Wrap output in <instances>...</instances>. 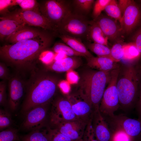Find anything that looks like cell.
<instances>
[{
    "label": "cell",
    "mask_w": 141,
    "mask_h": 141,
    "mask_svg": "<svg viewBox=\"0 0 141 141\" xmlns=\"http://www.w3.org/2000/svg\"><path fill=\"white\" fill-rule=\"evenodd\" d=\"M139 109L140 113L141 115V91L140 92V99L139 101Z\"/></svg>",
    "instance_id": "43"
},
{
    "label": "cell",
    "mask_w": 141,
    "mask_h": 141,
    "mask_svg": "<svg viewBox=\"0 0 141 141\" xmlns=\"http://www.w3.org/2000/svg\"><path fill=\"white\" fill-rule=\"evenodd\" d=\"M110 72L90 71L86 73L83 77L78 95L91 104L93 111H99L105 89L109 81Z\"/></svg>",
    "instance_id": "3"
},
{
    "label": "cell",
    "mask_w": 141,
    "mask_h": 141,
    "mask_svg": "<svg viewBox=\"0 0 141 141\" xmlns=\"http://www.w3.org/2000/svg\"><path fill=\"white\" fill-rule=\"evenodd\" d=\"M2 17L16 20L26 25L57 31V28L41 13L40 10L24 11L21 9L11 12H7Z\"/></svg>",
    "instance_id": "6"
},
{
    "label": "cell",
    "mask_w": 141,
    "mask_h": 141,
    "mask_svg": "<svg viewBox=\"0 0 141 141\" xmlns=\"http://www.w3.org/2000/svg\"><path fill=\"white\" fill-rule=\"evenodd\" d=\"M0 37L1 40L8 38L13 33L26 25L12 19L0 17Z\"/></svg>",
    "instance_id": "19"
},
{
    "label": "cell",
    "mask_w": 141,
    "mask_h": 141,
    "mask_svg": "<svg viewBox=\"0 0 141 141\" xmlns=\"http://www.w3.org/2000/svg\"><path fill=\"white\" fill-rule=\"evenodd\" d=\"M111 0H97L94 4L92 12V16L96 20L101 15L102 12L104 10L106 7Z\"/></svg>",
    "instance_id": "32"
},
{
    "label": "cell",
    "mask_w": 141,
    "mask_h": 141,
    "mask_svg": "<svg viewBox=\"0 0 141 141\" xmlns=\"http://www.w3.org/2000/svg\"><path fill=\"white\" fill-rule=\"evenodd\" d=\"M41 13L57 28L62 21L71 13L68 1L49 0L39 5Z\"/></svg>",
    "instance_id": "7"
},
{
    "label": "cell",
    "mask_w": 141,
    "mask_h": 141,
    "mask_svg": "<svg viewBox=\"0 0 141 141\" xmlns=\"http://www.w3.org/2000/svg\"><path fill=\"white\" fill-rule=\"evenodd\" d=\"M131 0H119L118 2L119 8L121 11L122 15L126 8L131 2Z\"/></svg>",
    "instance_id": "40"
},
{
    "label": "cell",
    "mask_w": 141,
    "mask_h": 141,
    "mask_svg": "<svg viewBox=\"0 0 141 141\" xmlns=\"http://www.w3.org/2000/svg\"><path fill=\"white\" fill-rule=\"evenodd\" d=\"M140 68L141 69V65L140 66Z\"/></svg>",
    "instance_id": "46"
},
{
    "label": "cell",
    "mask_w": 141,
    "mask_h": 141,
    "mask_svg": "<svg viewBox=\"0 0 141 141\" xmlns=\"http://www.w3.org/2000/svg\"><path fill=\"white\" fill-rule=\"evenodd\" d=\"M26 26L13 33L6 38V40L14 44L21 40L34 38L43 34L38 30Z\"/></svg>",
    "instance_id": "20"
},
{
    "label": "cell",
    "mask_w": 141,
    "mask_h": 141,
    "mask_svg": "<svg viewBox=\"0 0 141 141\" xmlns=\"http://www.w3.org/2000/svg\"><path fill=\"white\" fill-rule=\"evenodd\" d=\"M49 104L38 106L28 111L25 115L21 128L31 131L40 130L44 126L47 120Z\"/></svg>",
    "instance_id": "10"
},
{
    "label": "cell",
    "mask_w": 141,
    "mask_h": 141,
    "mask_svg": "<svg viewBox=\"0 0 141 141\" xmlns=\"http://www.w3.org/2000/svg\"><path fill=\"white\" fill-rule=\"evenodd\" d=\"M124 129L125 133L131 136L138 135L141 131V124L138 120L132 119H128L123 124Z\"/></svg>",
    "instance_id": "23"
},
{
    "label": "cell",
    "mask_w": 141,
    "mask_h": 141,
    "mask_svg": "<svg viewBox=\"0 0 141 141\" xmlns=\"http://www.w3.org/2000/svg\"><path fill=\"white\" fill-rule=\"evenodd\" d=\"M87 47L97 56L107 57L112 59L111 55L110 49L108 46L93 43H88L87 44Z\"/></svg>",
    "instance_id": "25"
},
{
    "label": "cell",
    "mask_w": 141,
    "mask_h": 141,
    "mask_svg": "<svg viewBox=\"0 0 141 141\" xmlns=\"http://www.w3.org/2000/svg\"><path fill=\"white\" fill-rule=\"evenodd\" d=\"M24 84L22 80L17 76L9 79V104L12 111L17 108L22 97L24 90Z\"/></svg>",
    "instance_id": "15"
},
{
    "label": "cell",
    "mask_w": 141,
    "mask_h": 141,
    "mask_svg": "<svg viewBox=\"0 0 141 141\" xmlns=\"http://www.w3.org/2000/svg\"><path fill=\"white\" fill-rule=\"evenodd\" d=\"M78 95L79 99L74 96L68 99L72 111L77 119L87 124L91 119L93 112V108L90 103Z\"/></svg>",
    "instance_id": "14"
},
{
    "label": "cell",
    "mask_w": 141,
    "mask_h": 141,
    "mask_svg": "<svg viewBox=\"0 0 141 141\" xmlns=\"http://www.w3.org/2000/svg\"><path fill=\"white\" fill-rule=\"evenodd\" d=\"M21 141H49L44 130H37L31 131L21 137Z\"/></svg>",
    "instance_id": "29"
},
{
    "label": "cell",
    "mask_w": 141,
    "mask_h": 141,
    "mask_svg": "<svg viewBox=\"0 0 141 141\" xmlns=\"http://www.w3.org/2000/svg\"><path fill=\"white\" fill-rule=\"evenodd\" d=\"M138 69L133 65L125 67L118 77L117 88L119 102L127 105L131 104L136 97L140 79Z\"/></svg>",
    "instance_id": "4"
},
{
    "label": "cell",
    "mask_w": 141,
    "mask_h": 141,
    "mask_svg": "<svg viewBox=\"0 0 141 141\" xmlns=\"http://www.w3.org/2000/svg\"><path fill=\"white\" fill-rule=\"evenodd\" d=\"M120 69L118 67L110 72L108 84L100 104V112L107 113L112 111L117 107L119 102L117 83Z\"/></svg>",
    "instance_id": "8"
},
{
    "label": "cell",
    "mask_w": 141,
    "mask_h": 141,
    "mask_svg": "<svg viewBox=\"0 0 141 141\" xmlns=\"http://www.w3.org/2000/svg\"><path fill=\"white\" fill-rule=\"evenodd\" d=\"M52 49L55 53H63L70 57L81 56L86 57L84 55L75 51L67 45L62 43L55 44Z\"/></svg>",
    "instance_id": "28"
},
{
    "label": "cell",
    "mask_w": 141,
    "mask_h": 141,
    "mask_svg": "<svg viewBox=\"0 0 141 141\" xmlns=\"http://www.w3.org/2000/svg\"><path fill=\"white\" fill-rule=\"evenodd\" d=\"M89 27L87 38L93 43L104 45L108 46L107 37L103 33L98 25L93 20L89 22Z\"/></svg>",
    "instance_id": "21"
},
{
    "label": "cell",
    "mask_w": 141,
    "mask_h": 141,
    "mask_svg": "<svg viewBox=\"0 0 141 141\" xmlns=\"http://www.w3.org/2000/svg\"><path fill=\"white\" fill-rule=\"evenodd\" d=\"M77 56L69 57L57 60L45 65L49 70L58 72H63L78 67L80 62Z\"/></svg>",
    "instance_id": "16"
},
{
    "label": "cell",
    "mask_w": 141,
    "mask_h": 141,
    "mask_svg": "<svg viewBox=\"0 0 141 141\" xmlns=\"http://www.w3.org/2000/svg\"><path fill=\"white\" fill-rule=\"evenodd\" d=\"M51 40L43 34L34 38L19 41L0 47L1 58L9 64L20 68L31 67L50 45Z\"/></svg>",
    "instance_id": "1"
},
{
    "label": "cell",
    "mask_w": 141,
    "mask_h": 141,
    "mask_svg": "<svg viewBox=\"0 0 141 141\" xmlns=\"http://www.w3.org/2000/svg\"><path fill=\"white\" fill-rule=\"evenodd\" d=\"M32 74L22 108L24 115L34 107L49 103L57 90V82L54 78L41 72Z\"/></svg>",
    "instance_id": "2"
},
{
    "label": "cell",
    "mask_w": 141,
    "mask_h": 141,
    "mask_svg": "<svg viewBox=\"0 0 141 141\" xmlns=\"http://www.w3.org/2000/svg\"><path fill=\"white\" fill-rule=\"evenodd\" d=\"M95 136L90 120L87 125L83 138L85 141H99L95 138Z\"/></svg>",
    "instance_id": "36"
},
{
    "label": "cell",
    "mask_w": 141,
    "mask_h": 141,
    "mask_svg": "<svg viewBox=\"0 0 141 141\" xmlns=\"http://www.w3.org/2000/svg\"><path fill=\"white\" fill-rule=\"evenodd\" d=\"M9 74L7 68L5 64L2 62L0 63V78L4 80L9 79Z\"/></svg>",
    "instance_id": "39"
},
{
    "label": "cell",
    "mask_w": 141,
    "mask_h": 141,
    "mask_svg": "<svg viewBox=\"0 0 141 141\" xmlns=\"http://www.w3.org/2000/svg\"><path fill=\"white\" fill-rule=\"evenodd\" d=\"M87 124L82 121L76 120L49 126L56 129L64 135L75 141L83 138Z\"/></svg>",
    "instance_id": "12"
},
{
    "label": "cell",
    "mask_w": 141,
    "mask_h": 141,
    "mask_svg": "<svg viewBox=\"0 0 141 141\" xmlns=\"http://www.w3.org/2000/svg\"><path fill=\"white\" fill-rule=\"evenodd\" d=\"M87 65L99 71L108 72L119 67L116 62L111 59L105 57H86Z\"/></svg>",
    "instance_id": "18"
},
{
    "label": "cell",
    "mask_w": 141,
    "mask_h": 141,
    "mask_svg": "<svg viewBox=\"0 0 141 141\" xmlns=\"http://www.w3.org/2000/svg\"><path fill=\"white\" fill-rule=\"evenodd\" d=\"M75 141H85L84 139H83V138H82L80 140Z\"/></svg>",
    "instance_id": "44"
},
{
    "label": "cell",
    "mask_w": 141,
    "mask_h": 141,
    "mask_svg": "<svg viewBox=\"0 0 141 141\" xmlns=\"http://www.w3.org/2000/svg\"><path fill=\"white\" fill-rule=\"evenodd\" d=\"M59 37L67 45L75 51L84 55L86 57L93 56L80 39L66 35H60Z\"/></svg>",
    "instance_id": "22"
},
{
    "label": "cell",
    "mask_w": 141,
    "mask_h": 141,
    "mask_svg": "<svg viewBox=\"0 0 141 141\" xmlns=\"http://www.w3.org/2000/svg\"><path fill=\"white\" fill-rule=\"evenodd\" d=\"M74 3L80 10L85 13L89 12L91 9L95 1L93 0H75Z\"/></svg>",
    "instance_id": "35"
},
{
    "label": "cell",
    "mask_w": 141,
    "mask_h": 141,
    "mask_svg": "<svg viewBox=\"0 0 141 141\" xmlns=\"http://www.w3.org/2000/svg\"><path fill=\"white\" fill-rule=\"evenodd\" d=\"M6 85L4 81L0 83V104L5 105L6 103Z\"/></svg>",
    "instance_id": "37"
},
{
    "label": "cell",
    "mask_w": 141,
    "mask_h": 141,
    "mask_svg": "<svg viewBox=\"0 0 141 141\" xmlns=\"http://www.w3.org/2000/svg\"><path fill=\"white\" fill-rule=\"evenodd\" d=\"M12 0H0L1 12L9 7H11Z\"/></svg>",
    "instance_id": "42"
},
{
    "label": "cell",
    "mask_w": 141,
    "mask_h": 141,
    "mask_svg": "<svg viewBox=\"0 0 141 141\" xmlns=\"http://www.w3.org/2000/svg\"><path fill=\"white\" fill-rule=\"evenodd\" d=\"M21 138L18 134V130L10 128L3 130L0 132V141H20Z\"/></svg>",
    "instance_id": "30"
},
{
    "label": "cell",
    "mask_w": 141,
    "mask_h": 141,
    "mask_svg": "<svg viewBox=\"0 0 141 141\" xmlns=\"http://www.w3.org/2000/svg\"><path fill=\"white\" fill-rule=\"evenodd\" d=\"M133 43L134 44L141 56V28L133 36Z\"/></svg>",
    "instance_id": "38"
},
{
    "label": "cell",
    "mask_w": 141,
    "mask_h": 141,
    "mask_svg": "<svg viewBox=\"0 0 141 141\" xmlns=\"http://www.w3.org/2000/svg\"><path fill=\"white\" fill-rule=\"evenodd\" d=\"M89 21L82 15L70 13L62 21L57 28L61 35L76 38L87 37Z\"/></svg>",
    "instance_id": "5"
},
{
    "label": "cell",
    "mask_w": 141,
    "mask_h": 141,
    "mask_svg": "<svg viewBox=\"0 0 141 141\" xmlns=\"http://www.w3.org/2000/svg\"><path fill=\"white\" fill-rule=\"evenodd\" d=\"M124 44L121 41L119 40L113 45L110 49L112 58L116 62H119L123 58Z\"/></svg>",
    "instance_id": "31"
},
{
    "label": "cell",
    "mask_w": 141,
    "mask_h": 141,
    "mask_svg": "<svg viewBox=\"0 0 141 141\" xmlns=\"http://www.w3.org/2000/svg\"><path fill=\"white\" fill-rule=\"evenodd\" d=\"M139 1V2H140V3H141V0H140V1Z\"/></svg>",
    "instance_id": "45"
},
{
    "label": "cell",
    "mask_w": 141,
    "mask_h": 141,
    "mask_svg": "<svg viewBox=\"0 0 141 141\" xmlns=\"http://www.w3.org/2000/svg\"><path fill=\"white\" fill-rule=\"evenodd\" d=\"M20 141H21V140H20Z\"/></svg>",
    "instance_id": "47"
},
{
    "label": "cell",
    "mask_w": 141,
    "mask_h": 141,
    "mask_svg": "<svg viewBox=\"0 0 141 141\" xmlns=\"http://www.w3.org/2000/svg\"><path fill=\"white\" fill-rule=\"evenodd\" d=\"M99 111L94 112L91 123L97 139L99 141H108L110 134Z\"/></svg>",
    "instance_id": "17"
},
{
    "label": "cell",
    "mask_w": 141,
    "mask_h": 141,
    "mask_svg": "<svg viewBox=\"0 0 141 141\" xmlns=\"http://www.w3.org/2000/svg\"><path fill=\"white\" fill-rule=\"evenodd\" d=\"M44 130L49 141H73L56 129L49 126Z\"/></svg>",
    "instance_id": "27"
},
{
    "label": "cell",
    "mask_w": 141,
    "mask_h": 141,
    "mask_svg": "<svg viewBox=\"0 0 141 141\" xmlns=\"http://www.w3.org/2000/svg\"><path fill=\"white\" fill-rule=\"evenodd\" d=\"M12 122L11 117L10 113L7 111L0 109V129H3L9 126Z\"/></svg>",
    "instance_id": "33"
},
{
    "label": "cell",
    "mask_w": 141,
    "mask_h": 141,
    "mask_svg": "<svg viewBox=\"0 0 141 141\" xmlns=\"http://www.w3.org/2000/svg\"><path fill=\"white\" fill-rule=\"evenodd\" d=\"M94 20L98 25L108 40L112 42H117V41L119 40L123 32L118 21L101 14L96 20Z\"/></svg>",
    "instance_id": "13"
},
{
    "label": "cell",
    "mask_w": 141,
    "mask_h": 141,
    "mask_svg": "<svg viewBox=\"0 0 141 141\" xmlns=\"http://www.w3.org/2000/svg\"><path fill=\"white\" fill-rule=\"evenodd\" d=\"M141 21V9L135 1L132 0L126 9L120 25L123 33L128 34L139 24Z\"/></svg>",
    "instance_id": "11"
},
{
    "label": "cell",
    "mask_w": 141,
    "mask_h": 141,
    "mask_svg": "<svg viewBox=\"0 0 141 141\" xmlns=\"http://www.w3.org/2000/svg\"><path fill=\"white\" fill-rule=\"evenodd\" d=\"M140 56V53L133 42L124 44V55L122 60L131 62L138 60Z\"/></svg>",
    "instance_id": "24"
},
{
    "label": "cell",
    "mask_w": 141,
    "mask_h": 141,
    "mask_svg": "<svg viewBox=\"0 0 141 141\" xmlns=\"http://www.w3.org/2000/svg\"><path fill=\"white\" fill-rule=\"evenodd\" d=\"M104 10L109 16L118 21L120 24L122 15L116 1L111 0Z\"/></svg>",
    "instance_id": "26"
},
{
    "label": "cell",
    "mask_w": 141,
    "mask_h": 141,
    "mask_svg": "<svg viewBox=\"0 0 141 141\" xmlns=\"http://www.w3.org/2000/svg\"><path fill=\"white\" fill-rule=\"evenodd\" d=\"M127 134L123 132H120L115 135L114 141H129V139Z\"/></svg>",
    "instance_id": "41"
},
{
    "label": "cell",
    "mask_w": 141,
    "mask_h": 141,
    "mask_svg": "<svg viewBox=\"0 0 141 141\" xmlns=\"http://www.w3.org/2000/svg\"><path fill=\"white\" fill-rule=\"evenodd\" d=\"M76 120H78L72 111L68 99L59 97L53 101L49 115L50 126Z\"/></svg>",
    "instance_id": "9"
},
{
    "label": "cell",
    "mask_w": 141,
    "mask_h": 141,
    "mask_svg": "<svg viewBox=\"0 0 141 141\" xmlns=\"http://www.w3.org/2000/svg\"><path fill=\"white\" fill-rule=\"evenodd\" d=\"M19 5L23 10H40L39 5L36 0H23Z\"/></svg>",
    "instance_id": "34"
}]
</instances>
